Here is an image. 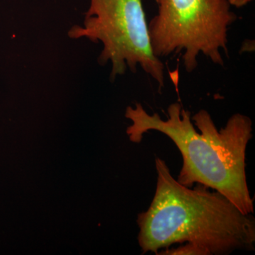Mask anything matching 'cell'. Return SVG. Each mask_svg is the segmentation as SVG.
Returning <instances> with one entry per match:
<instances>
[{"label":"cell","instance_id":"cell-1","mask_svg":"<svg viewBox=\"0 0 255 255\" xmlns=\"http://www.w3.org/2000/svg\"><path fill=\"white\" fill-rule=\"evenodd\" d=\"M126 117L132 122L127 130L130 141L140 143L150 130L173 141L183 159L177 179L181 184H202L226 196L243 214L254 213L246 170L247 146L253 137L249 117L234 114L219 130L207 111H199L191 119L178 102L169 106L166 120L149 114L139 103L127 107Z\"/></svg>","mask_w":255,"mask_h":255},{"label":"cell","instance_id":"cell-2","mask_svg":"<svg viewBox=\"0 0 255 255\" xmlns=\"http://www.w3.org/2000/svg\"><path fill=\"white\" fill-rule=\"evenodd\" d=\"M157 186L150 207L137 216L142 253L158 254L176 243H191L211 255L254 250L255 223L226 196L197 184L194 189L174 179L162 159H155Z\"/></svg>","mask_w":255,"mask_h":255},{"label":"cell","instance_id":"cell-3","mask_svg":"<svg viewBox=\"0 0 255 255\" xmlns=\"http://www.w3.org/2000/svg\"><path fill=\"white\" fill-rule=\"evenodd\" d=\"M157 14L148 24L151 46L160 58L180 55L191 73L202 54L223 66L228 31L238 19L228 0H155Z\"/></svg>","mask_w":255,"mask_h":255},{"label":"cell","instance_id":"cell-4","mask_svg":"<svg viewBox=\"0 0 255 255\" xmlns=\"http://www.w3.org/2000/svg\"><path fill=\"white\" fill-rule=\"evenodd\" d=\"M68 34L102 43L99 63L112 64V81L127 69L135 73L140 66L159 89L164 87V65L151 46L142 0H90L83 25H75Z\"/></svg>","mask_w":255,"mask_h":255},{"label":"cell","instance_id":"cell-5","mask_svg":"<svg viewBox=\"0 0 255 255\" xmlns=\"http://www.w3.org/2000/svg\"><path fill=\"white\" fill-rule=\"evenodd\" d=\"M157 255H210L211 253L199 245L191 243H185L184 246L177 248H166Z\"/></svg>","mask_w":255,"mask_h":255},{"label":"cell","instance_id":"cell-6","mask_svg":"<svg viewBox=\"0 0 255 255\" xmlns=\"http://www.w3.org/2000/svg\"><path fill=\"white\" fill-rule=\"evenodd\" d=\"M251 1L252 0H228L231 6H234L237 8H241Z\"/></svg>","mask_w":255,"mask_h":255}]
</instances>
